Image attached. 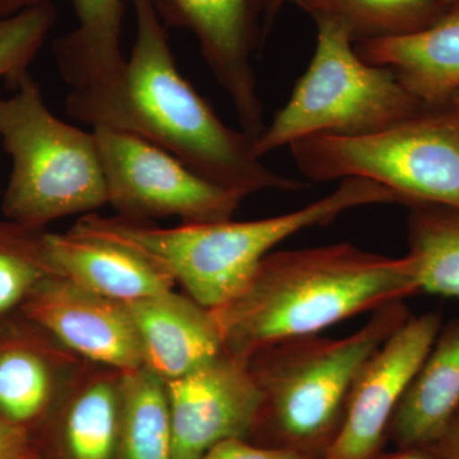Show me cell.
Here are the masks:
<instances>
[{
    "instance_id": "1",
    "label": "cell",
    "mask_w": 459,
    "mask_h": 459,
    "mask_svg": "<svg viewBox=\"0 0 459 459\" xmlns=\"http://www.w3.org/2000/svg\"><path fill=\"white\" fill-rule=\"evenodd\" d=\"M137 33L120 74L104 86L71 89L66 113L93 128L132 133L180 160L205 179L247 195L298 192L255 156L253 138L229 128L180 74L168 32L150 0H131Z\"/></svg>"
},
{
    "instance_id": "2",
    "label": "cell",
    "mask_w": 459,
    "mask_h": 459,
    "mask_svg": "<svg viewBox=\"0 0 459 459\" xmlns=\"http://www.w3.org/2000/svg\"><path fill=\"white\" fill-rule=\"evenodd\" d=\"M419 292L410 255L397 258L336 243L270 253L246 285L211 312L223 350L249 362L271 344L319 334Z\"/></svg>"
},
{
    "instance_id": "3",
    "label": "cell",
    "mask_w": 459,
    "mask_h": 459,
    "mask_svg": "<svg viewBox=\"0 0 459 459\" xmlns=\"http://www.w3.org/2000/svg\"><path fill=\"white\" fill-rule=\"evenodd\" d=\"M400 204L394 190L365 178H347L325 198L292 212L256 221L157 228L123 217H81L72 235L133 250L164 270L207 309L229 301L274 247L303 230L325 226L344 212L376 204Z\"/></svg>"
},
{
    "instance_id": "4",
    "label": "cell",
    "mask_w": 459,
    "mask_h": 459,
    "mask_svg": "<svg viewBox=\"0 0 459 459\" xmlns=\"http://www.w3.org/2000/svg\"><path fill=\"white\" fill-rule=\"evenodd\" d=\"M411 316L404 300L394 301L349 336L290 338L256 352L249 367L262 402L250 437L258 446L322 457L342 425L356 377Z\"/></svg>"
},
{
    "instance_id": "5",
    "label": "cell",
    "mask_w": 459,
    "mask_h": 459,
    "mask_svg": "<svg viewBox=\"0 0 459 459\" xmlns=\"http://www.w3.org/2000/svg\"><path fill=\"white\" fill-rule=\"evenodd\" d=\"M0 96V141L12 159L3 212L16 225L41 229L108 204L95 134L57 119L30 72Z\"/></svg>"
},
{
    "instance_id": "6",
    "label": "cell",
    "mask_w": 459,
    "mask_h": 459,
    "mask_svg": "<svg viewBox=\"0 0 459 459\" xmlns=\"http://www.w3.org/2000/svg\"><path fill=\"white\" fill-rule=\"evenodd\" d=\"M310 65L285 107L253 141L256 157L313 135L373 134L424 110L385 66L365 62L351 35L333 21H316Z\"/></svg>"
},
{
    "instance_id": "7",
    "label": "cell",
    "mask_w": 459,
    "mask_h": 459,
    "mask_svg": "<svg viewBox=\"0 0 459 459\" xmlns=\"http://www.w3.org/2000/svg\"><path fill=\"white\" fill-rule=\"evenodd\" d=\"M289 148L309 180L365 178L394 190L407 207L459 211L457 108H424L373 134L313 135Z\"/></svg>"
},
{
    "instance_id": "8",
    "label": "cell",
    "mask_w": 459,
    "mask_h": 459,
    "mask_svg": "<svg viewBox=\"0 0 459 459\" xmlns=\"http://www.w3.org/2000/svg\"><path fill=\"white\" fill-rule=\"evenodd\" d=\"M108 204L123 219L179 217L186 225L231 221L247 197L205 179L168 151L117 129L93 128Z\"/></svg>"
},
{
    "instance_id": "9",
    "label": "cell",
    "mask_w": 459,
    "mask_h": 459,
    "mask_svg": "<svg viewBox=\"0 0 459 459\" xmlns=\"http://www.w3.org/2000/svg\"><path fill=\"white\" fill-rule=\"evenodd\" d=\"M160 21L197 39L205 63L228 93L241 131L258 137L264 129L252 57L263 44L265 0H150Z\"/></svg>"
},
{
    "instance_id": "10",
    "label": "cell",
    "mask_w": 459,
    "mask_h": 459,
    "mask_svg": "<svg viewBox=\"0 0 459 459\" xmlns=\"http://www.w3.org/2000/svg\"><path fill=\"white\" fill-rule=\"evenodd\" d=\"M442 328L440 313L411 316L362 368L342 425L319 459H376L398 403Z\"/></svg>"
},
{
    "instance_id": "11",
    "label": "cell",
    "mask_w": 459,
    "mask_h": 459,
    "mask_svg": "<svg viewBox=\"0 0 459 459\" xmlns=\"http://www.w3.org/2000/svg\"><path fill=\"white\" fill-rule=\"evenodd\" d=\"M174 459H201L216 444L247 439L262 394L249 362L223 351L204 367L166 382Z\"/></svg>"
},
{
    "instance_id": "12",
    "label": "cell",
    "mask_w": 459,
    "mask_h": 459,
    "mask_svg": "<svg viewBox=\"0 0 459 459\" xmlns=\"http://www.w3.org/2000/svg\"><path fill=\"white\" fill-rule=\"evenodd\" d=\"M22 307L27 319L80 358L120 373L143 367L134 323L120 301L48 274Z\"/></svg>"
},
{
    "instance_id": "13",
    "label": "cell",
    "mask_w": 459,
    "mask_h": 459,
    "mask_svg": "<svg viewBox=\"0 0 459 459\" xmlns=\"http://www.w3.org/2000/svg\"><path fill=\"white\" fill-rule=\"evenodd\" d=\"M5 229L14 246L48 274L111 300L132 303L177 285L164 270L126 247L69 232H41L16 223Z\"/></svg>"
},
{
    "instance_id": "14",
    "label": "cell",
    "mask_w": 459,
    "mask_h": 459,
    "mask_svg": "<svg viewBox=\"0 0 459 459\" xmlns=\"http://www.w3.org/2000/svg\"><path fill=\"white\" fill-rule=\"evenodd\" d=\"M126 305L140 340L143 367L165 383L225 351L212 312L190 296L169 290Z\"/></svg>"
},
{
    "instance_id": "15",
    "label": "cell",
    "mask_w": 459,
    "mask_h": 459,
    "mask_svg": "<svg viewBox=\"0 0 459 459\" xmlns=\"http://www.w3.org/2000/svg\"><path fill=\"white\" fill-rule=\"evenodd\" d=\"M355 48L365 62L394 71L425 108L449 107L459 96V8L422 31Z\"/></svg>"
},
{
    "instance_id": "16",
    "label": "cell",
    "mask_w": 459,
    "mask_h": 459,
    "mask_svg": "<svg viewBox=\"0 0 459 459\" xmlns=\"http://www.w3.org/2000/svg\"><path fill=\"white\" fill-rule=\"evenodd\" d=\"M117 370L81 373L45 421L54 459H117L120 431ZM44 421V422H45Z\"/></svg>"
},
{
    "instance_id": "17",
    "label": "cell",
    "mask_w": 459,
    "mask_h": 459,
    "mask_svg": "<svg viewBox=\"0 0 459 459\" xmlns=\"http://www.w3.org/2000/svg\"><path fill=\"white\" fill-rule=\"evenodd\" d=\"M459 406V319L440 328L398 403L386 440L395 448H428Z\"/></svg>"
},
{
    "instance_id": "18",
    "label": "cell",
    "mask_w": 459,
    "mask_h": 459,
    "mask_svg": "<svg viewBox=\"0 0 459 459\" xmlns=\"http://www.w3.org/2000/svg\"><path fill=\"white\" fill-rule=\"evenodd\" d=\"M74 359L25 337L0 342V415L30 429L49 418L78 374Z\"/></svg>"
},
{
    "instance_id": "19",
    "label": "cell",
    "mask_w": 459,
    "mask_h": 459,
    "mask_svg": "<svg viewBox=\"0 0 459 459\" xmlns=\"http://www.w3.org/2000/svg\"><path fill=\"white\" fill-rule=\"evenodd\" d=\"M74 30L53 45L60 74L71 89L104 86L120 74L124 0H71Z\"/></svg>"
},
{
    "instance_id": "20",
    "label": "cell",
    "mask_w": 459,
    "mask_h": 459,
    "mask_svg": "<svg viewBox=\"0 0 459 459\" xmlns=\"http://www.w3.org/2000/svg\"><path fill=\"white\" fill-rule=\"evenodd\" d=\"M294 4L314 22L340 23L355 45L422 31L452 8L446 0H294Z\"/></svg>"
},
{
    "instance_id": "21",
    "label": "cell",
    "mask_w": 459,
    "mask_h": 459,
    "mask_svg": "<svg viewBox=\"0 0 459 459\" xmlns=\"http://www.w3.org/2000/svg\"><path fill=\"white\" fill-rule=\"evenodd\" d=\"M117 459H174L166 383L144 367L120 376Z\"/></svg>"
},
{
    "instance_id": "22",
    "label": "cell",
    "mask_w": 459,
    "mask_h": 459,
    "mask_svg": "<svg viewBox=\"0 0 459 459\" xmlns=\"http://www.w3.org/2000/svg\"><path fill=\"white\" fill-rule=\"evenodd\" d=\"M410 208L407 238L420 292L459 300V211L442 205Z\"/></svg>"
},
{
    "instance_id": "23",
    "label": "cell",
    "mask_w": 459,
    "mask_h": 459,
    "mask_svg": "<svg viewBox=\"0 0 459 459\" xmlns=\"http://www.w3.org/2000/svg\"><path fill=\"white\" fill-rule=\"evenodd\" d=\"M53 3L0 18V78L11 86L38 56L56 23Z\"/></svg>"
},
{
    "instance_id": "24",
    "label": "cell",
    "mask_w": 459,
    "mask_h": 459,
    "mask_svg": "<svg viewBox=\"0 0 459 459\" xmlns=\"http://www.w3.org/2000/svg\"><path fill=\"white\" fill-rule=\"evenodd\" d=\"M45 276L47 272L14 246L4 225H0V316L25 303L33 287Z\"/></svg>"
},
{
    "instance_id": "25",
    "label": "cell",
    "mask_w": 459,
    "mask_h": 459,
    "mask_svg": "<svg viewBox=\"0 0 459 459\" xmlns=\"http://www.w3.org/2000/svg\"><path fill=\"white\" fill-rule=\"evenodd\" d=\"M201 459H316L292 449L272 448L247 443L246 439H228L216 444Z\"/></svg>"
},
{
    "instance_id": "26",
    "label": "cell",
    "mask_w": 459,
    "mask_h": 459,
    "mask_svg": "<svg viewBox=\"0 0 459 459\" xmlns=\"http://www.w3.org/2000/svg\"><path fill=\"white\" fill-rule=\"evenodd\" d=\"M31 451L30 431L0 415V459H22Z\"/></svg>"
},
{
    "instance_id": "27",
    "label": "cell",
    "mask_w": 459,
    "mask_h": 459,
    "mask_svg": "<svg viewBox=\"0 0 459 459\" xmlns=\"http://www.w3.org/2000/svg\"><path fill=\"white\" fill-rule=\"evenodd\" d=\"M428 449L440 459H459V406Z\"/></svg>"
},
{
    "instance_id": "28",
    "label": "cell",
    "mask_w": 459,
    "mask_h": 459,
    "mask_svg": "<svg viewBox=\"0 0 459 459\" xmlns=\"http://www.w3.org/2000/svg\"><path fill=\"white\" fill-rule=\"evenodd\" d=\"M287 3H294V0H265L264 14H263V42L276 25L277 18Z\"/></svg>"
},
{
    "instance_id": "29",
    "label": "cell",
    "mask_w": 459,
    "mask_h": 459,
    "mask_svg": "<svg viewBox=\"0 0 459 459\" xmlns=\"http://www.w3.org/2000/svg\"><path fill=\"white\" fill-rule=\"evenodd\" d=\"M53 0H0V18L13 16L26 9L48 4Z\"/></svg>"
},
{
    "instance_id": "30",
    "label": "cell",
    "mask_w": 459,
    "mask_h": 459,
    "mask_svg": "<svg viewBox=\"0 0 459 459\" xmlns=\"http://www.w3.org/2000/svg\"><path fill=\"white\" fill-rule=\"evenodd\" d=\"M376 459H440L428 448H403L397 449L389 455L380 453Z\"/></svg>"
},
{
    "instance_id": "31",
    "label": "cell",
    "mask_w": 459,
    "mask_h": 459,
    "mask_svg": "<svg viewBox=\"0 0 459 459\" xmlns=\"http://www.w3.org/2000/svg\"><path fill=\"white\" fill-rule=\"evenodd\" d=\"M22 459H40L38 455H36L35 452L31 451L29 453V455H25Z\"/></svg>"
},
{
    "instance_id": "32",
    "label": "cell",
    "mask_w": 459,
    "mask_h": 459,
    "mask_svg": "<svg viewBox=\"0 0 459 459\" xmlns=\"http://www.w3.org/2000/svg\"><path fill=\"white\" fill-rule=\"evenodd\" d=\"M449 107H452V108H457V110H459V96H457V98H455V100H453V101L451 102V104H449Z\"/></svg>"
},
{
    "instance_id": "33",
    "label": "cell",
    "mask_w": 459,
    "mask_h": 459,
    "mask_svg": "<svg viewBox=\"0 0 459 459\" xmlns=\"http://www.w3.org/2000/svg\"><path fill=\"white\" fill-rule=\"evenodd\" d=\"M446 3H448L452 8H459V0H446Z\"/></svg>"
}]
</instances>
